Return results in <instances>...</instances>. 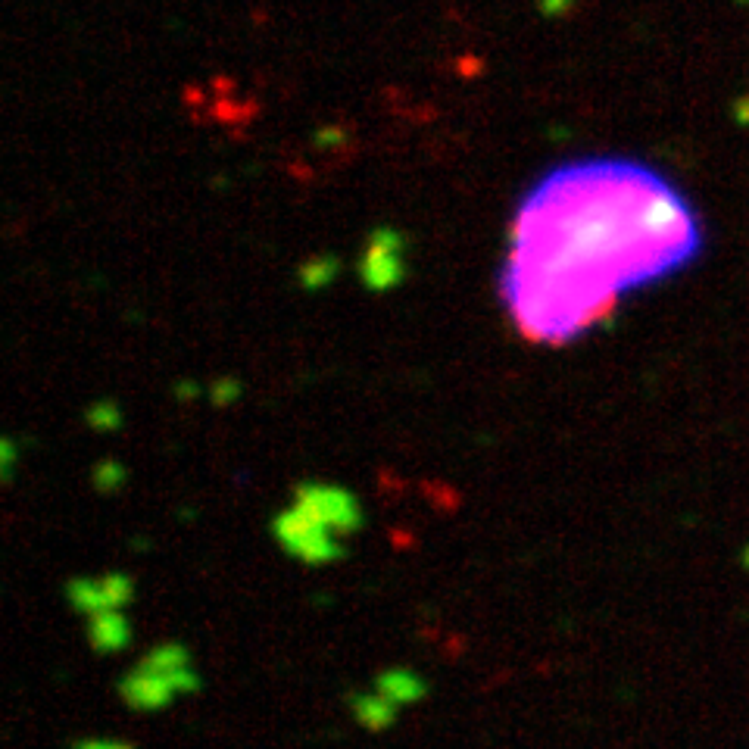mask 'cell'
<instances>
[{
  "label": "cell",
  "instance_id": "cell-1",
  "mask_svg": "<svg viewBox=\"0 0 749 749\" xmlns=\"http://www.w3.org/2000/svg\"><path fill=\"white\" fill-rule=\"evenodd\" d=\"M696 244L693 213L653 172L568 166L525 200L503 291L531 338L559 344L618 294L684 266Z\"/></svg>",
  "mask_w": 749,
  "mask_h": 749
},
{
  "label": "cell",
  "instance_id": "cell-2",
  "mask_svg": "<svg viewBox=\"0 0 749 749\" xmlns=\"http://www.w3.org/2000/svg\"><path fill=\"white\" fill-rule=\"evenodd\" d=\"M275 537L291 556H297L300 562H309V565L331 562L344 553L338 544V534H334L328 525L316 522L313 515H306L300 506H291L288 512L278 515Z\"/></svg>",
  "mask_w": 749,
  "mask_h": 749
},
{
  "label": "cell",
  "instance_id": "cell-3",
  "mask_svg": "<svg viewBox=\"0 0 749 749\" xmlns=\"http://www.w3.org/2000/svg\"><path fill=\"white\" fill-rule=\"evenodd\" d=\"M294 506L328 525L334 534H350L363 525V509H359L356 497L334 484H300Z\"/></svg>",
  "mask_w": 749,
  "mask_h": 749
},
{
  "label": "cell",
  "instance_id": "cell-4",
  "mask_svg": "<svg viewBox=\"0 0 749 749\" xmlns=\"http://www.w3.org/2000/svg\"><path fill=\"white\" fill-rule=\"evenodd\" d=\"M403 241L397 231L391 228H378L372 235V244L366 250V260H363V281L366 288L372 291H387L394 288V284L403 278Z\"/></svg>",
  "mask_w": 749,
  "mask_h": 749
},
{
  "label": "cell",
  "instance_id": "cell-5",
  "mask_svg": "<svg viewBox=\"0 0 749 749\" xmlns=\"http://www.w3.org/2000/svg\"><path fill=\"white\" fill-rule=\"evenodd\" d=\"M119 693H122V700L132 706V709H141V712H153V709H163L166 703H172L175 700V687L163 678V675H157V671H150V668H144L141 662H138V668L135 671H128L125 675V681L119 684Z\"/></svg>",
  "mask_w": 749,
  "mask_h": 749
},
{
  "label": "cell",
  "instance_id": "cell-6",
  "mask_svg": "<svg viewBox=\"0 0 749 749\" xmlns=\"http://www.w3.org/2000/svg\"><path fill=\"white\" fill-rule=\"evenodd\" d=\"M88 637L97 653H116L128 643L132 631H128V622L119 609H103L97 615H88Z\"/></svg>",
  "mask_w": 749,
  "mask_h": 749
},
{
  "label": "cell",
  "instance_id": "cell-7",
  "mask_svg": "<svg viewBox=\"0 0 749 749\" xmlns=\"http://www.w3.org/2000/svg\"><path fill=\"white\" fill-rule=\"evenodd\" d=\"M350 706H353V715H356L359 725L369 728V731L391 728L397 712H400V706L391 700V696H384L381 690H375V693H356L353 700H350Z\"/></svg>",
  "mask_w": 749,
  "mask_h": 749
},
{
  "label": "cell",
  "instance_id": "cell-8",
  "mask_svg": "<svg viewBox=\"0 0 749 749\" xmlns=\"http://www.w3.org/2000/svg\"><path fill=\"white\" fill-rule=\"evenodd\" d=\"M375 690H381L384 696H391L397 706H409V703H419L422 696L428 693V684L416 675V671L409 668H391L378 675Z\"/></svg>",
  "mask_w": 749,
  "mask_h": 749
},
{
  "label": "cell",
  "instance_id": "cell-9",
  "mask_svg": "<svg viewBox=\"0 0 749 749\" xmlns=\"http://www.w3.org/2000/svg\"><path fill=\"white\" fill-rule=\"evenodd\" d=\"M66 597L69 603L85 612V615H97L103 609H113L107 600V590H103V578H75L66 584Z\"/></svg>",
  "mask_w": 749,
  "mask_h": 749
},
{
  "label": "cell",
  "instance_id": "cell-10",
  "mask_svg": "<svg viewBox=\"0 0 749 749\" xmlns=\"http://www.w3.org/2000/svg\"><path fill=\"white\" fill-rule=\"evenodd\" d=\"M119 422H122V412L113 400H97L88 409V425L94 431H113V428H119Z\"/></svg>",
  "mask_w": 749,
  "mask_h": 749
},
{
  "label": "cell",
  "instance_id": "cell-11",
  "mask_svg": "<svg viewBox=\"0 0 749 749\" xmlns=\"http://www.w3.org/2000/svg\"><path fill=\"white\" fill-rule=\"evenodd\" d=\"M94 484L100 494H113V490H119L125 484V466H119V462L107 459L100 462V466L94 469Z\"/></svg>",
  "mask_w": 749,
  "mask_h": 749
},
{
  "label": "cell",
  "instance_id": "cell-12",
  "mask_svg": "<svg viewBox=\"0 0 749 749\" xmlns=\"http://www.w3.org/2000/svg\"><path fill=\"white\" fill-rule=\"evenodd\" d=\"M334 272H338V263H334V260H325V256H319L316 263L303 266L300 281H303V288H325V284L334 278Z\"/></svg>",
  "mask_w": 749,
  "mask_h": 749
},
{
  "label": "cell",
  "instance_id": "cell-13",
  "mask_svg": "<svg viewBox=\"0 0 749 749\" xmlns=\"http://www.w3.org/2000/svg\"><path fill=\"white\" fill-rule=\"evenodd\" d=\"M103 590H107L110 606H113V609H122L128 600H132V578H128V575H119V572L103 575Z\"/></svg>",
  "mask_w": 749,
  "mask_h": 749
},
{
  "label": "cell",
  "instance_id": "cell-14",
  "mask_svg": "<svg viewBox=\"0 0 749 749\" xmlns=\"http://www.w3.org/2000/svg\"><path fill=\"white\" fill-rule=\"evenodd\" d=\"M241 397V384L235 381V378H219V381H213V387H210V400L216 403V406H231Z\"/></svg>",
  "mask_w": 749,
  "mask_h": 749
},
{
  "label": "cell",
  "instance_id": "cell-15",
  "mask_svg": "<svg viewBox=\"0 0 749 749\" xmlns=\"http://www.w3.org/2000/svg\"><path fill=\"white\" fill-rule=\"evenodd\" d=\"M72 749H135V746L122 740H79Z\"/></svg>",
  "mask_w": 749,
  "mask_h": 749
},
{
  "label": "cell",
  "instance_id": "cell-16",
  "mask_svg": "<svg viewBox=\"0 0 749 749\" xmlns=\"http://www.w3.org/2000/svg\"><path fill=\"white\" fill-rule=\"evenodd\" d=\"M175 394L182 397V400H191V397H197V394H200V387H197V384H191V381H182V384H175Z\"/></svg>",
  "mask_w": 749,
  "mask_h": 749
},
{
  "label": "cell",
  "instance_id": "cell-17",
  "mask_svg": "<svg viewBox=\"0 0 749 749\" xmlns=\"http://www.w3.org/2000/svg\"><path fill=\"white\" fill-rule=\"evenodd\" d=\"M568 7V0H544V10L547 13H559V10H565Z\"/></svg>",
  "mask_w": 749,
  "mask_h": 749
}]
</instances>
